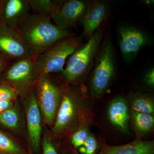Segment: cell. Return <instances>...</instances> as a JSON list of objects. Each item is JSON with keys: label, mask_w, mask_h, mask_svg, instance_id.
Masks as SVG:
<instances>
[{"label": "cell", "mask_w": 154, "mask_h": 154, "mask_svg": "<svg viewBox=\"0 0 154 154\" xmlns=\"http://www.w3.org/2000/svg\"><path fill=\"white\" fill-rule=\"evenodd\" d=\"M88 2L81 0H59L52 14L51 19L57 26L69 30L80 22Z\"/></svg>", "instance_id": "obj_11"}, {"label": "cell", "mask_w": 154, "mask_h": 154, "mask_svg": "<svg viewBox=\"0 0 154 154\" xmlns=\"http://www.w3.org/2000/svg\"><path fill=\"white\" fill-rule=\"evenodd\" d=\"M95 64L90 80L91 95L95 98L102 95L112 82L116 71L115 50L111 36L107 35L95 57Z\"/></svg>", "instance_id": "obj_2"}, {"label": "cell", "mask_w": 154, "mask_h": 154, "mask_svg": "<svg viewBox=\"0 0 154 154\" xmlns=\"http://www.w3.org/2000/svg\"><path fill=\"white\" fill-rule=\"evenodd\" d=\"M107 114L108 120L113 126L122 132H128L130 110L124 98L119 96L113 99L107 108Z\"/></svg>", "instance_id": "obj_15"}, {"label": "cell", "mask_w": 154, "mask_h": 154, "mask_svg": "<svg viewBox=\"0 0 154 154\" xmlns=\"http://www.w3.org/2000/svg\"><path fill=\"white\" fill-rule=\"evenodd\" d=\"M131 106L132 111L152 115L154 112L153 100L143 94H136L131 99Z\"/></svg>", "instance_id": "obj_18"}, {"label": "cell", "mask_w": 154, "mask_h": 154, "mask_svg": "<svg viewBox=\"0 0 154 154\" xmlns=\"http://www.w3.org/2000/svg\"><path fill=\"white\" fill-rule=\"evenodd\" d=\"M97 154H154V142L137 139L122 145H105Z\"/></svg>", "instance_id": "obj_16"}, {"label": "cell", "mask_w": 154, "mask_h": 154, "mask_svg": "<svg viewBox=\"0 0 154 154\" xmlns=\"http://www.w3.org/2000/svg\"><path fill=\"white\" fill-rule=\"evenodd\" d=\"M0 14H1V0H0ZM1 25V19H0V25Z\"/></svg>", "instance_id": "obj_28"}, {"label": "cell", "mask_w": 154, "mask_h": 154, "mask_svg": "<svg viewBox=\"0 0 154 154\" xmlns=\"http://www.w3.org/2000/svg\"><path fill=\"white\" fill-rule=\"evenodd\" d=\"M133 118L137 129L141 132L149 131L153 127L154 118L152 114L132 111Z\"/></svg>", "instance_id": "obj_20"}, {"label": "cell", "mask_w": 154, "mask_h": 154, "mask_svg": "<svg viewBox=\"0 0 154 154\" xmlns=\"http://www.w3.org/2000/svg\"><path fill=\"white\" fill-rule=\"evenodd\" d=\"M105 26L103 24L87 43L83 44L70 56L66 66L60 73L68 84L79 82L91 69L104 36Z\"/></svg>", "instance_id": "obj_3"}, {"label": "cell", "mask_w": 154, "mask_h": 154, "mask_svg": "<svg viewBox=\"0 0 154 154\" xmlns=\"http://www.w3.org/2000/svg\"><path fill=\"white\" fill-rule=\"evenodd\" d=\"M66 83L64 88L60 106L50 133L54 140L72 134L79 128L81 93Z\"/></svg>", "instance_id": "obj_6"}, {"label": "cell", "mask_w": 154, "mask_h": 154, "mask_svg": "<svg viewBox=\"0 0 154 154\" xmlns=\"http://www.w3.org/2000/svg\"><path fill=\"white\" fill-rule=\"evenodd\" d=\"M117 33L119 48L127 63L134 60L140 51L152 42L147 33L134 26L122 25L119 27Z\"/></svg>", "instance_id": "obj_9"}, {"label": "cell", "mask_w": 154, "mask_h": 154, "mask_svg": "<svg viewBox=\"0 0 154 154\" xmlns=\"http://www.w3.org/2000/svg\"><path fill=\"white\" fill-rule=\"evenodd\" d=\"M30 10L28 0H1V24L18 31Z\"/></svg>", "instance_id": "obj_13"}, {"label": "cell", "mask_w": 154, "mask_h": 154, "mask_svg": "<svg viewBox=\"0 0 154 154\" xmlns=\"http://www.w3.org/2000/svg\"><path fill=\"white\" fill-rule=\"evenodd\" d=\"M0 154H30L28 146L0 130Z\"/></svg>", "instance_id": "obj_17"}, {"label": "cell", "mask_w": 154, "mask_h": 154, "mask_svg": "<svg viewBox=\"0 0 154 154\" xmlns=\"http://www.w3.org/2000/svg\"><path fill=\"white\" fill-rule=\"evenodd\" d=\"M55 140L51 136L50 131L47 129V127L45 126L41 140L42 154H60Z\"/></svg>", "instance_id": "obj_21"}, {"label": "cell", "mask_w": 154, "mask_h": 154, "mask_svg": "<svg viewBox=\"0 0 154 154\" xmlns=\"http://www.w3.org/2000/svg\"><path fill=\"white\" fill-rule=\"evenodd\" d=\"M16 102V101H15ZM15 102H0V113L8 109L13 106Z\"/></svg>", "instance_id": "obj_26"}, {"label": "cell", "mask_w": 154, "mask_h": 154, "mask_svg": "<svg viewBox=\"0 0 154 154\" xmlns=\"http://www.w3.org/2000/svg\"><path fill=\"white\" fill-rule=\"evenodd\" d=\"M145 82L149 87L153 88L154 86V69L152 68L146 72L145 75Z\"/></svg>", "instance_id": "obj_25"}, {"label": "cell", "mask_w": 154, "mask_h": 154, "mask_svg": "<svg viewBox=\"0 0 154 154\" xmlns=\"http://www.w3.org/2000/svg\"><path fill=\"white\" fill-rule=\"evenodd\" d=\"M98 144L96 139L90 132L85 143L77 149L78 154H97Z\"/></svg>", "instance_id": "obj_22"}, {"label": "cell", "mask_w": 154, "mask_h": 154, "mask_svg": "<svg viewBox=\"0 0 154 154\" xmlns=\"http://www.w3.org/2000/svg\"><path fill=\"white\" fill-rule=\"evenodd\" d=\"M21 102L24 107L27 146L30 154H40L43 123L34 92Z\"/></svg>", "instance_id": "obj_8"}, {"label": "cell", "mask_w": 154, "mask_h": 154, "mask_svg": "<svg viewBox=\"0 0 154 154\" xmlns=\"http://www.w3.org/2000/svg\"><path fill=\"white\" fill-rule=\"evenodd\" d=\"M36 58L30 57L11 63L0 77V82L14 88L21 102L34 92L40 75Z\"/></svg>", "instance_id": "obj_4"}, {"label": "cell", "mask_w": 154, "mask_h": 154, "mask_svg": "<svg viewBox=\"0 0 154 154\" xmlns=\"http://www.w3.org/2000/svg\"><path fill=\"white\" fill-rule=\"evenodd\" d=\"M110 11V5L107 1H88L85 11L80 22L83 27L84 35L91 38L95 31L104 24Z\"/></svg>", "instance_id": "obj_12"}, {"label": "cell", "mask_w": 154, "mask_h": 154, "mask_svg": "<svg viewBox=\"0 0 154 154\" xmlns=\"http://www.w3.org/2000/svg\"><path fill=\"white\" fill-rule=\"evenodd\" d=\"M31 10L37 14L50 16L59 0H28Z\"/></svg>", "instance_id": "obj_19"}, {"label": "cell", "mask_w": 154, "mask_h": 154, "mask_svg": "<svg viewBox=\"0 0 154 154\" xmlns=\"http://www.w3.org/2000/svg\"><path fill=\"white\" fill-rule=\"evenodd\" d=\"M18 32L36 57L60 39L75 35L57 26L50 16L37 14H29Z\"/></svg>", "instance_id": "obj_1"}, {"label": "cell", "mask_w": 154, "mask_h": 154, "mask_svg": "<svg viewBox=\"0 0 154 154\" xmlns=\"http://www.w3.org/2000/svg\"><path fill=\"white\" fill-rule=\"evenodd\" d=\"M54 73L39 75L34 94L45 126L52 127L60 106L65 85H60Z\"/></svg>", "instance_id": "obj_5"}, {"label": "cell", "mask_w": 154, "mask_h": 154, "mask_svg": "<svg viewBox=\"0 0 154 154\" xmlns=\"http://www.w3.org/2000/svg\"><path fill=\"white\" fill-rule=\"evenodd\" d=\"M32 55L18 31L0 25V57L10 63Z\"/></svg>", "instance_id": "obj_10"}, {"label": "cell", "mask_w": 154, "mask_h": 154, "mask_svg": "<svg viewBox=\"0 0 154 154\" xmlns=\"http://www.w3.org/2000/svg\"><path fill=\"white\" fill-rule=\"evenodd\" d=\"M89 131L85 125L79 126L76 130L72 134L71 143L73 147L77 149L82 146L88 137Z\"/></svg>", "instance_id": "obj_24"}, {"label": "cell", "mask_w": 154, "mask_h": 154, "mask_svg": "<svg viewBox=\"0 0 154 154\" xmlns=\"http://www.w3.org/2000/svg\"><path fill=\"white\" fill-rule=\"evenodd\" d=\"M10 63H11L0 57V77L4 72V70Z\"/></svg>", "instance_id": "obj_27"}, {"label": "cell", "mask_w": 154, "mask_h": 154, "mask_svg": "<svg viewBox=\"0 0 154 154\" xmlns=\"http://www.w3.org/2000/svg\"><path fill=\"white\" fill-rule=\"evenodd\" d=\"M19 99L14 88L8 84L0 82V102H15Z\"/></svg>", "instance_id": "obj_23"}, {"label": "cell", "mask_w": 154, "mask_h": 154, "mask_svg": "<svg viewBox=\"0 0 154 154\" xmlns=\"http://www.w3.org/2000/svg\"><path fill=\"white\" fill-rule=\"evenodd\" d=\"M18 99L13 106L0 113V125L14 134L26 136L25 116Z\"/></svg>", "instance_id": "obj_14"}, {"label": "cell", "mask_w": 154, "mask_h": 154, "mask_svg": "<svg viewBox=\"0 0 154 154\" xmlns=\"http://www.w3.org/2000/svg\"><path fill=\"white\" fill-rule=\"evenodd\" d=\"M83 44L81 38L75 35L64 37L56 42L36 57L39 75L60 73L67 58Z\"/></svg>", "instance_id": "obj_7"}]
</instances>
